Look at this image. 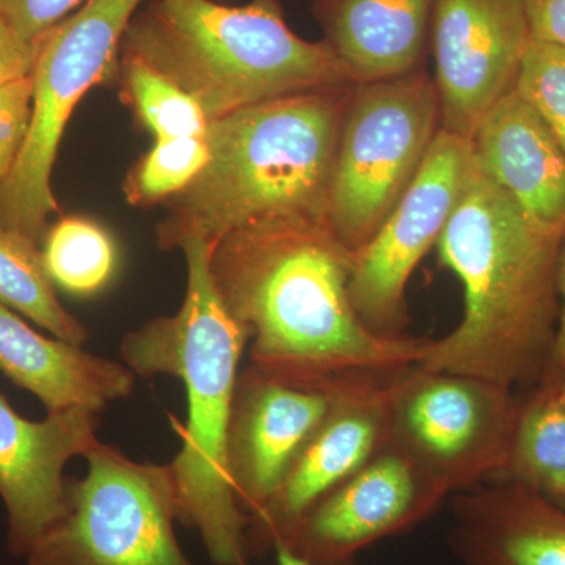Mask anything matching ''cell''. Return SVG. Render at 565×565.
I'll list each match as a JSON object with an SVG mask.
<instances>
[{
  "mask_svg": "<svg viewBox=\"0 0 565 565\" xmlns=\"http://www.w3.org/2000/svg\"><path fill=\"white\" fill-rule=\"evenodd\" d=\"M353 255L326 222L270 217L210 244L207 267L250 341V364L300 385L418 364L430 340L379 337L353 310Z\"/></svg>",
  "mask_w": 565,
  "mask_h": 565,
  "instance_id": "obj_1",
  "label": "cell"
},
{
  "mask_svg": "<svg viewBox=\"0 0 565 565\" xmlns=\"http://www.w3.org/2000/svg\"><path fill=\"white\" fill-rule=\"evenodd\" d=\"M564 237L546 232L471 162L462 193L435 248L463 288L462 321L430 340L419 366L476 375L530 393L552 360L557 256Z\"/></svg>",
  "mask_w": 565,
  "mask_h": 565,
  "instance_id": "obj_2",
  "label": "cell"
},
{
  "mask_svg": "<svg viewBox=\"0 0 565 565\" xmlns=\"http://www.w3.org/2000/svg\"><path fill=\"white\" fill-rule=\"evenodd\" d=\"M180 250L188 267L180 310L126 333L121 359L137 377L169 375L188 394L182 446L170 462L178 523L199 533L215 565H250L248 516L234 497L226 465L234 388L248 334L212 282L210 244L192 239Z\"/></svg>",
  "mask_w": 565,
  "mask_h": 565,
  "instance_id": "obj_3",
  "label": "cell"
},
{
  "mask_svg": "<svg viewBox=\"0 0 565 565\" xmlns=\"http://www.w3.org/2000/svg\"><path fill=\"white\" fill-rule=\"evenodd\" d=\"M353 85L253 104L210 121V159L163 203L156 228L163 252L270 217L326 222L338 141Z\"/></svg>",
  "mask_w": 565,
  "mask_h": 565,
  "instance_id": "obj_4",
  "label": "cell"
},
{
  "mask_svg": "<svg viewBox=\"0 0 565 565\" xmlns=\"http://www.w3.org/2000/svg\"><path fill=\"white\" fill-rule=\"evenodd\" d=\"M121 55L173 81L207 120L297 93L355 85L326 40L289 28L278 0H150L134 17Z\"/></svg>",
  "mask_w": 565,
  "mask_h": 565,
  "instance_id": "obj_5",
  "label": "cell"
},
{
  "mask_svg": "<svg viewBox=\"0 0 565 565\" xmlns=\"http://www.w3.org/2000/svg\"><path fill=\"white\" fill-rule=\"evenodd\" d=\"M150 0H85L41 40L32 115L13 169L0 185V226L39 244L58 212L52 169L71 115L96 85H118L121 43Z\"/></svg>",
  "mask_w": 565,
  "mask_h": 565,
  "instance_id": "obj_6",
  "label": "cell"
},
{
  "mask_svg": "<svg viewBox=\"0 0 565 565\" xmlns=\"http://www.w3.org/2000/svg\"><path fill=\"white\" fill-rule=\"evenodd\" d=\"M440 128L434 79L423 70L353 85L326 215L349 250L359 252L384 225Z\"/></svg>",
  "mask_w": 565,
  "mask_h": 565,
  "instance_id": "obj_7",
  "label": "cell"
},
{
  "mask_svg": "<svg viewBox=\"0 0 565 565\" xmlns=\"http://www.w3.org/2000/svg\"><path fill=\"white\" fill-rule=\"evenodd\" d=\"M87 471L68 479L65 512L25 565H195L178 541L170 463L136 462L99 441Z\"/></svg>",
  "mask_w": 565,
  "mask_h": 565,
  "instance_id": "obj_8",
  "label": "cell"
},
{
  "mask_svg": "<svg viewBox=\"0 0 565 565\" xmlns=\"http://www.w3.org/2000/svg\"><path fill=\"white\" fill-rule=\"evenodd\" d=\"M522 405L487 379L412 364L390 384L388 444L452 497L504 476Z\"/></svg>",
  "mask_w": 565,
  "mask_h": 565,
  "instance_id": "obj_9",
  "label": "cell"
},
{
  "mask_svg": "<svg viewBox=\"0 0 565 565\" xmlns=\"http://www.w3.org/2000/svg\"><path fill=\"white\" fill-rule=\"evenodd\" d=\"M471 162V140L440 128L408 191L373 239L353 255L352 307L379 337H404L408 280L444 234Z\"/></svg>",
  "mask_w": 565,
  "mask_h": 565,
  "instance_id": "obj_10",
  "label": "cell"
},
{
  "mask_svg": "<svg viewBox=\"0 0 565 565\" xmlns=\"http://www.w3.org/2000/svg\"><path fill=\"white\" fill-rule=\"evenodd\" d=\"M449 498L411 457L386 441L370 462L319 500L277 546L308 565H356L364 550L415 530Z\"/></svg>",
  "mask_w": 565,
  "mask_h": 565,
  "instance_id": "obj_11",
  "label": "cell"
},
{
  "mask_svg": "<svg viewBox=\"0 0 565 565\" xmlns=\"http://www.w3.org/2000/svg\"><path fill=\"white\" fill-rule=\"evenodd\" d=\"M429 33L441 129L471 140L515 88L533 40L525 0H434Z\"/></svg>",
  "mask_w": 565,
  "mask_h": 565,
  "instance_id": "obj_12",
  "label": "cell"
},
{
  "mask_svg": "<svg viewBox=\"0 0 565 565\" xmlns=\"http://www.w3.org/2000/svg\"><path fill=\"white\" fill-rule=\"evenodd\" d=\"M399 371L344 379L329 414L297 452L277 492L262 511L248 516L245 539L250 557L274 552L319 500L384 448L390 384Z\"/></svg>",
  "mask_w": 565,
  "mask_h": 565,
  "instance_id": "obj_13",
  "label": "cell"
},
{
  "mask_svg": "<svg viewBox=\"0 0 565 565\" xmlns=\"http://www.w3.org/2000/svg\"><path fill=\"white\" fill-rule=\"evenodd\" d=\"M345 377L300 385L253 364L241 371L226 435V465L245 515L269 503L297 452L329 414Z\"/></svg>",
  "mask_w": 565,
  "mask_h": 565,
  "instance_id": "obj_14",
  "label": "cell"
},
{
  "mask_svg": "<svg viewBox=\"0 0 565 565\" xmlns=\"http://www.w3.org/2000/svg\"><path fill=\"white\" fill-rule=\"evenodd\" d=\"M98 416L71 408L31 422L0 394V498L11 555L25 557L65 512L66 465L99 444Z\"/></svg>",
  "mask_w": 565,
  "mask_h": 565,
  "instance_id": "obj_15",
  "label": "cell"
},
{
  "mask_svg": "<svg viewBox=\"0 0 565 565\" xmlns=\"http://www.w3.org/2000/svg\"><path fill=\"white\" fill-rule=\"evenodd\" d=\"M449 512L457 565H565V511L514 479L452 494Z\"/></svg>",
  "mask_w": 565,
  "mask_h": 565,
  "instance_id": "obj_16",
  "label": "cell"
},
{
  "mask_svg": "<svg viewBox=\"0 0 565 565\" xmlns=\"http://www.w3.org/2000/svg\"><path fill=\"white\" fill-rule=\"evenodd\" d=\"M471 148L479 169L531 221L565 236V150L515 88L487 111Z\"/></svg>",
  "mask_w": 565,
  "mask_h": 565,
  "instance_id": "obj_17",
  "label": "cell"
},
{
  "mask_svg": "<svg viewBox=\"0 0 565 565\" xmlns=\"http://www.w3.org/2000/svg\"><path fill=\"white\" fill-rule=\"evenodd\" d=\"M0 373L39 397L47 414L87 408L102 415L107 405L131 397L137 377L125 363L36 332L2 303Z\"/></svg>",
  "mask_w": 565,
  "mask_h": 565,
  "instance_id": "obj_18",
  "label": "cell"
},
{
  "mask_svg": "<svg viewBox=\"0 0 565 565\" xmlns=\"http://www.w3.org/2000/svg\"><path fill=\"white\" fill-rule=\"evenodd\" d=\"M434 0H316L327 43L356 84L422 70Z\"/></svg>",
  "mask_w": 565,
  "mask_h": 565,
  "instance_id": "obj_19",
  "label": "cell"
},
{
  "mask_svg": "<svg viewBox=\"0 0 565 565\" xmlns=\"http://www.w3.org/2000/svg\"><path fill=\"white\" fill-rule=\"evenodd\" d=\"M561 382H541L523 397L504 476L565 511V404Z\"/></svg>",
  "mask_w": 565,
  "mask_h": 565,
  "instance_id": "obj_20",
  "label": "cell"
},
{
  "mask_svg": "<svg viewBox=\"0 0 565 565\" xmlns=\"http://www.w3.org/2000/svg\"><path fill=\"white\" fill-rule=\"evenodd\" d=\"M0 303L66 343L84 345L88 330L57 299L39 244L0 226Z\"/></svg>",
  "mask_w": 565,
  "mask_h": 565,
  "instance_id": "obj_21",
  "label": "cell"
},
{
  "mask_svg": "<svg viewBox=\"0 0 565 565\" xmlns=\"http://www.w3.org/2000/svg\"><path fill=\"white\" fill-rule=\"evenodd\" d=\"M44 269L54 286L73 296L88 297L109 285L117 270L114 237L90 218H62L44 234Z\"/></svg>",
  "mask_w": 565,
  "mask_h": 565,
  "instance_id": "obj_22",
  "label": "cell"
},
{
  "mask_svg": "<svg viewBox=\"0 0 565 565\" xmlns=\"http://www.w3.org/2000/svg\"><path fill=\"white\" fill-rule=\"evenodd\" d=\"M118 87L122 103L154 140L206 134L210 120L195 99L139 58L121 55Z\"/></svg>",
  "mask_w": 565,
  "mask_h": 565,
  "instance_id": "obj_23",
  "label": "cell"
},
{
  "mask_svg": "<svg viewBox=\"0 0 565 565\" xmlns=\"http://www.w3.org/2000/svg\"><path fill=\"white\" fill-rule=\"evenodd\" d=\"M207 159L210 147L204 136L154 140L126 177V200L140 207L163 204L199 177Z\"/></svg>",
  "mask_w": 565,
  "mask_h": 565,
  "instance_id": "obj_24",
  "label": "cell"
},
{
  "mask_svg": "<svg viewBox=\"0 0 565 565\" xmlns=\"http://www.w3.org/2000/svg\"><path fill=\"white\" fill-rule=\"evenodd\" d=\"M515 90L546 122L565 150V50L531 40Z\"/></svg>",
  "mask_w": 565,
  "mask_h": 565,
  "instance_id": "obj_25",
  "label": "cell"
},
{
  "mask_svg": "<svg viewBox=\"0 0 565 565\" xmlns=\"http://www.w3.org/2000/svg\"><path fill=\"white\" fill-rule=\"evenodd\" d=\"M32 93V76L0 90V185L13 169L28 137Z\"/></svg>",
  "mask_w": 565,
  "mask_h": 565,
  "instance_id": "obj_26",
  "label": "cell"
},
{
  "mask_svg": "<svg viewBox=\"0 0 565 565\" xmlns=\"http://www.w3.org/2000/svg\"><path fill=\"white\" fill-rule=\"evenodd\" d=\"M85 0H0V18L24 39L40 41Z\"/></svg>",
  "mask_w": 565,
  "mask_h": 565,
  "instance_id": "obj_27",
  "label": "cell"
},
{
  "mask_svg": "<svg viewBox=\"0 0 565 565\" xmlns=\"http://www.w3.org/2000/svg\"><path fill=\"white\" fill-rule=\"evenodd\" d=\"M40 41L24 39L0 18V90L31 77L39 58Z\"/></svg>",
  "mask_w": 565,
  "mask_h": 565,
  "instance_id": "obj_28",
  "label": "cell"
},
{
  "mask_svg": "<svg viewBox=\"0 0 565 565\" xmlns=\"http://www.w3.org/2000/svg\"><path fill=\"white\" fill-rule=\"evenodd\" d=\"M531 39L565 50V0H525Z\"/></svg>",
  "mask_w": 565,
  "mask_h": 565,
  "instance_id": "obj_29",
  "label": "cell"
},
{
  "mask_svg": "<svg viewBox=\"0 0 565 565\" xmlns=\"http://www.w3.org/2000/svg\"><path fill=\"white\" fill-rule=\"evenodd\" d=\"M557 292H559V321L552 360L542 382H561L565 377V236L557 256Z\"/></svg>",
  "mask_w": 565,
  "mask_h": 565,
  "instance_id": "obj_30",
  "label": "cell"
},
{
  "mask_svg": "<svg viewBox=\"0 0 565 565\" xmlns=\"http://www.w3.org/2000/svg\"><path fill=\"white\" fill-rule=\"evenodd\" d=\"M274 552L275 556H277V565H308L300 557L292 555L289 550L282 548V546H277Z\"/></svg>",
  "mask_w": 565,
  "mask_h": 565,
  "instance_id": "obj_31",
  "label": "cell"
},
{
  "mask_svg": "<svg viewBox=\"0 0 565 565\" xmlns=\"http://www.w3.org/2000/svg\"><path fill=\"white\" fill-rule=\"evenodd\" d=\"M561 394H563V401L565 404V377L563 379V382H561Z\"/></svg>",
  "mask_w": 565,
  "mask_h": 565,
  "instance_id": "obj_32",
  "label": "cell"
}]
</instances>
